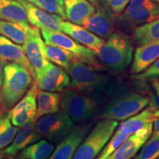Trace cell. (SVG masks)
<instances>
[{
	"label": "cell",
	"mask_w": 159,
	"mask_h": 159,
	"mask_svg": "<svg viewBox=\"0 0 159 159\" xmlns=\"http://www.w3.org/2000/svg\"><path fill=\"white\" fill-rule=\"evenodd\" d=\"M33 77L30 71L17 63H6L3 68V83L0 90V107L10 111L30 89Z\"/></svg>",
	"instance_id": "6da1fadb"
},
{
	"label": "cell",
	"mask_w": 159,
	"mask_h": 159,
	"mask_svg": "<svg viewBox=\"0 0 159 159\" xmlns=\"http://www.w3.org/2000/svg\"><path fill=\"white\" fill-rule=\"evenodd\" d=\"M131 39L122 32H114L95 52L97 58L113 72H122L129 67L134 56Z\"/></svg>",
	"instance_id": "7a4b0ae2"
},
{
	"label": "cell",
	"mask_w": 159,
	"mask_h": 159,
	"mask_svg": "<svg viewBox=\"0 0 159 159\" xmlns=\"http://www.w3.org/2000/svg\"><path fill=\"white\" fill-rule=\"evenodd\" d=\"M71 89L89 94L103 92L110 81L109 75L95 70L89 65L74 59L68 69Z\"/></svg>",
	"instance_id": "3957f363"
},
{
	"label": "cell",
	"mask_w": 159,
	"mask_h": 159,
	"mask_svg": "<svg viewBox=\"0 0 159 159\" xmlns=\"http://www.w3.org/2000/svg\"><path fill=\"white\" fill-rule=\"evenodd\" d=\"M60 108L64 111L74 123H82L92 118L99 107V99L91 94L73 89L61 91Z\"/></svg>",
	"instance_id": "277c9868"
},
{
	"label": "cell",
	"mask_w": 159,
	"mask_h": 159,
	"mask_svg": "<svg viewBox=\"0 0 159 159\" xmlns=\"http://www.w3.org/2000/svg\"><path fill=\"white\" fill-rule=\"evenodd\" d=\"M118 125V121L101 119L87 134L71 159L96 158L112 137Z\"/></svg>",
	"instance_id": "5b68a950"
},
{
	"label": "cell",
	"mask_w": 159,
	"mask_h": 159,
	"mask_svg": "<svg viewBox=\"0 0 159 159\" xmlns=\"http://www.w3.org/2000/svg\"><path fill=\"white\" fill-rule=\"evenodd\" d=\"M150 102L148 97L138 93H126L115 97L105 105L99 118L124 121L144 110Z\"/></svg>",
	"instance_id": "8992f818"
},
{
	"label": "cell",
	"mask_w": 159,
	"mask_h": 159,
	"mask_svg": "<svg viewBox=\"0 0 159 159\" xmlns=\"http://www.w3.org/2000/svg\"><path fill=\"white\" fill-rule=\"evenodd\" d=\"M41 35L44 39L46 45L55 46L69 52L75 58L89 65L97 71L105 70V67L97 58L96 53L77 42L62 32H49L41 30Z\"/></svg>",
	"instance_id": "52a82bcc"
},
{
	"label": "cell",
	"mask_w": 159,
	"mask_h": 159,
	"mask_svg": "<svg viewBox=\"0 0 159 159\" xmlns=\"http://www.w3.org/2000/svg\"><path fill=\"white\" fill-rule=\"evenodd\" d=\"M35 122V129L41 138L48 142L59 143L74 128L75 123L64 111L39 117Z\"/></svg>",
	"instance_id": "ba28073f"
},
{
	"label": "cell",
	"mask_w": 159,
	"mask_h": 159,
	"mask_svg": "<svg viewBox=\"0 0 159 159\" xmlns=\"http://www.w3.org/2000/svg\"><path fill=\"white\" fill-rule=\"evenodd\" d=\"M159 18V5L154 0H130L118 21L124 28L133 30Z\"/></svg>",
	"instance_id": "9c48e42d"
},
{
	"label": "cell",
	"mask_w": 159,
	"mask_h": 159,
	"mask_svg": "<svg viewBox=\"0 0 159 159\" xmlns=\"http://www.w3.org/2000/svg\"><path fill=\"white\" fill-rule=\"evenodd\" d=\"M45 46L39 29L30 26L22 47L30 64L31 75L34 79L49 63L45 52Z\"/></svg>",
	"instance_id": "30bf717a"
},
{
	"label": "cell",
	"mask_w": 159,
	"mask_h": 159,
	"mask_svg": "<svg viewBox=\"0 0 159 159\" xmlns=\"http://www.w3.org/2000/svg\"><path fill=\"white\" fill-rule=\"evenodd\" d=\"M117 19L103 0H98L94 13L83 22L85 29L102 39H107L114 32Z\"/></svg>",
	"instance_id": "8fae6325"
},
{
	"label": "cell",
	"mask_w": 159,
	"mask_h": 159,
	"mask_svg": "<svg viewBox=\"0 0 159 159\" xmlns=\"http://www.w3.org/2000/svg\"><path fill=\"white\" fill-rule=\"evenodd\" d=\"M34 80L38 89L52 92H61L70 85L68 72L50 61Z\"/></svg>",
	"instance_id": "7c38bea8"
},
{
	"label": "cell",
	"mask_w": 159,
	"mask_h": 159,
	"mask_svg": "<svg viewBox=\"0 0 159 159\" xmlns=\"http://www.w3.org/2000/svg\"><path fill=\"white\" fill-rule=\"evenodd\" d=\"M37 90L38 86L34 82L21 100L9 111L14 126L20 127L31 120H36Z\"/></svg>",
	"instance_id": "4fadbf2b"
},
{
	"label": "cell",
	"mask_w": 159,
	"mask_h": 159,
	"mask_svg": "<svg viewBox=\"0 0 159 159\" xmlns=\"http://www.w3.org/2000/svg\"><path fill=\"white\" fill-rule=\"evenodd\" d=\"M91 128V124L75 126L69 134L62 139L48 159H71Z\"/></svg>",
	"instance_id": "5bb4252c"
},
{
	"label": "cell",
	"mask_w": 159,
	"mask_h": 159,
	"mask_svg": "<svg viewBox=\"0 0 159 159\" xmlns=\"http://www.w3.org/2000/svg\"><path fill=\"white\" fill-rule=\"evenodd\" d=\"M25 9L27 19L34 27L43 31L62 32L61 23L63 19L59 16L40 9L27 0H17Z\"/></svg>",
	"instance_id": "9a60e30c"
},
{
	"label": "cell",
	"mask_w": 159,
	"mask_h": 159,
	"mask_svg": "<svg viewBox=\"0 0 159 159\" xmlns=\"http://www.w3.org/2000/svg\"><path fill=\"white\" fill-rule=\"evenodd\" d=\"M153 125L131 134L107 159L134 158L152 134Z\"/></svg>",
	"instance_id": "2e32d148"
},
{
	"label": "cell",
	"mask_w": 159,
	"mask_h": 159,
	"mask_svg": "<svg viewBox=\"0 0 159 159\" xmlns=\"http://www.w3.org/2000/svg\"><path fill=\"white\" fill-rule=\"evenodd\" d=\"M35 121L31 120L19 127L13 142L4 150L5 154L16 156L23 149L41 139L35 129Z\"/></svg>",
	"instance_id": "e0dca14e"
},
{
	"label": "cell",
	"mask_w": 159,
	"mask_h": 159,
	"mask_svg": "<svg viewBox=\"0 0 159 159\" xmlns=\"http://www.w3.org/2000/svg\"><path fill=\"white\" fill-rule=\"evenodd\" d=\"M61 31L69 35L77 42L87 48L97 52L105 42V40L101 39L91 32L85 29L84 27L75 25L70 21H63L61 23Z\"/></svg>",
	"instance_id": "ac0fdd59"
},
{
	"label": "cell",
	"mask_w": 159,
	"mask_h": 159,
	"mask_svg": "<svg viewBox=\"0 0 159 159\" xmlns=\"http://www.w3.org/2000/svg\"><path fill=\"white\" fill-rule=\"evenodd\" d=\"M159 57V41L137 47L133 56L131 73L139 74L146 70Z\"/></svg>",
	"instance_id": "d6986e66"
},
{
	"label": "cell",
	"mask_w": 159,
	"mask_h": 159,
	"mask_svg": "<svg viewBox=\"0 0 159 159\" xmlns=\"http://www.w3.org/2000/svg\"><path fill=\"white\" fill-rule=\"evenodd\" d=\"M66 19L73 24L83 25L95 11V7L88 0H63Z\"/></svg>",
	"instance_id": "ffe728a7"
},
{
	"label": "cell",
	"mask_w": 159,
	"mask_h": 159,
	"mask_svg": "<svg viewBox=\"0 0 159 159\" xmlns=\"http://www.w3.org/2000/svg\"><path fill=\"white\" fill-rule=\"evenodd\" d=\"M156 111V109L150 106L144 109L137 114L125 119L121 124L118 125L116 130L131 135L147 127L153 125V121L156 118L154 113Z\"/></svg>",
	"instance_id": "44dd1931"
},
{
	"label": "cell",
	"mask_w": 159,
	"mask_h": 159,
	"mask_svg": "<svg viewBox=\"0 0 159 159\" xmlns=\"http://www.w3.org/2000/svg\"><path fill=\"white\" fill-rule=\"evenodd\" d=\"M0 59L5 62L17 63L27 68L31 72V66L25 55L23 47L0 35ZM31 74V73H30Z\"/></svg>",
	"instance_id": "7402d4cb"
},
{
	"label": "cell",
	"mask_w": 159,
	"mask_h": 159,
	"mask_svg": "<svg viewBox=\"0 0 159 159\" xmlns=\"http://www.w3.org/2000/svg\"><path fill=\"white\" fill-rule=\"evenodd\" d=\"M0 20L30 27L25 9L17 0H0Z\"/></svg>",
	"instance_id": "603a6c76"
},
{
	"label": "cell",
	"mask_w": 159,
	"mask_h": 159,
	"mask_svg": "<svg viewBox=\"0 0 159 159\" xmlns=\"http://www.w3.org/2000/svg\"><path fill=\"white\" fill-rule=\"evenodd\" d=\"M61 94L38 89L36 92L37 113L36 119L47 114H53L60 111Z\"/></svg>",
	"instance_id": "cb8c5ba5"
},
{
	"label": "cell",
	"mask_w": 159,
	"mask_h": 159,
	"mask_svg": "<svg viewBox=\"0 0 159 159\" xmlns=\"http://www.w3.org/2000/svg\"><path fill=\"white\" fill-rule=\"evenodd\" d=\"M159 41V18L134 29L132 42L136 47Z\"/></svg>",
	"instance_id": "d4e9b609"
},
{
	"label": "cell",
	"mask_w": 159,
	"mask_h": 159,
	"mask_svg": "<svg viewBox=\"0 0 159 159\" xmlns=\"http://www.w3.org/2000/svg\"><path fill=\"white\" fill-rule=\"evenodd\" d=\"M55 150L52 144L46 139H40L20 152L19 159H48Z\"/></svg>",
	"instance_id": "484cf974"
},
{
	"label": "cell",
	"mask_w": 159,
	"mask_h": 159,
	"mask_svg": "<svg viewBox=\"0 0 159 159\" xmlns=\"http://www.w3.org/2000/svg\"><path fill=\"white\" fill-rule=\"evenodd\" d=\"M29 27H26L19 23L0 20V35L7 38L17 44H23L25 43Z\"/></svg>",
	"instance_id": "4316f807"
},
{
	"label": "cell",
	"mask_w": 159,
	"mask_h": 159,
	"mask_svg": "<svg viewBox=\"0 0 159 159\" xmlns=\"http://www.w3.org/2000/svg\"><path fill=\"white\" fill-rule=\"evenodd\" d=\"M18 130L17 127L11 123L9 111L0 112V149L11 144Z\"/></svg>",
	"instance_id": "83f0119b"
},
{
	"label": "cell",
	"mask_w": 159,
	"mask_h": 159,
	"mask_svg": "<svg viewBox=\"0 0 159 159\" xmlns=\"http://www.w3.org/2000/svg\"><path fill=\"white\" fill-rule=\"evenodd\" d=\"M45 52L49 61L54 63L66 71L68 70L73 60L76 59L71 52L55 46L46 45Z\"/></svg>",
	"instance_id": "f1b7e54d"
},
{
	"label": "cell",
	"mask_w": 159,
	"mask_h": 159,
	"mask_svg": "<svg viewBox=\"0 0 159 159\" xmlns=\"http://www.w3.org/2000/svg\"><path fill=\"white\" fill-rule=\"evenodd\" d=\"M40 9L66 19L63 0H27Z\"/></svg>",
	"instance_id": "f546056e"
},
{
	"label": "cell",
	"mask_w": 159,
	"mask_h": 159,
	"mask_svg": "<svg viewBox=\"0 0 159 159\" xmlns=\"http://www.w3.org/2000/svg\"><path fill=\"white\" fill-rule=\"evenodd\" d=\"M159 157V136L151 135L133 159H156Z\"/></svg>",
	"instance_id": "4dcf8cb0"
},
{
	"label": "cell",
	"mask_w": 159,
	"mask_h": 159,
	"mask_svg": "<svg viewBox=\"0 0 159 159\" xmlns=\"http://www.w3.org/2000/svg\"><path fill=\"white\" fill-rule=\"evenodd\" d=\"M130 135L124 134V133L119 132L118 130H116L114 132V134H113L108 142L105 144V146L99 152L98 157L95 159H107L111 156L117 148L120 146V144L122 142H124L130 136Z\"/></svg>",
	"instance_id": "1f68e13d"
},
{
	"label": "cell",
	"mask_w": 159,
	"mask_h": 159,
	"mask_svg": "<svg viewBox=\"0 0 159 159\" xmlns=\"http://www.w3.org/2000/svg\"><path fill=\"white\" fill-rule=\"evenodd\" d=\"M133 77L137 80L141 81L156 78V77L159 78V57L146 70L139 73V74L134 75Z\"/></svg>",
	"instance_id": "d6a6232c"
},
{
	"label": "cell",
	"mask_w": 159,
	"mask_h": 159,
	"mask_svg": "<svg viewBox=\"0 0 159 159\" xmlns=\"http://www.w3.org/2000/svg\"><path fill=\"white\" fill-rule=\"evenodd\" d=\"M114 14L119 15L125 11L130 0H103Z\"/></svg>",
	"instance_id": "836d02e7"
},
{
	"label": "cell",
	"mask_w": 159,
	"mask_h": 159,
	"mask_svg": "<svg viewBox=\"0 0 159 159\" xmlns=\"http://www.w3.org/2000/svg\"><path fill=\"white\" fill-rule=\"evenodd\" d=\"M151 80V83H152V87H153L155 92H156V99L158 100L159 104V78L156 77V78H152Z\"/></svg>",
	"instance_id": "e575fe53"
},
{
	"label": "cell",
	"mask_w": 159,
	"mask_h": 159,
	"mask_svg": "<svg viewBox=\"0 0 159 159\" xmlns=\"http://www.w3.org/2000/svg\"><path fill=\"white\" fill-rule=\"evenodd\" d=\"M152 135V136H159V117L155 118L154 119Z\"/></svg>",
	"instance_id": "d590c367"
},
{
	"label": "cell",
	"mask_w": 159,
	"mask_h": 159,
	"mask_svg": "<svg viewBox=\"0 0 159 159\" xmlns=\"http://www.w3.org/2000/svg\"><path fill=\"white\" fill-rule=\"evenodd\" d=\"M6 64V62L3 60L0 59V90H1L2 85L3 83V68L4 66Z\"/></svg>",
	"instance_id": "8d00e7d4"
},
{
	"label": "cell",
	"mask_w": 159,
	"mask_h": 159,
	"mask_svg": "<svg viewBox=\"0 0 159 159\" xmlns=\"http://www.w3.org/2000/svg\"><path fill=\"white\" fill-rule=\"evenodd\" d=\"M88 1L90 2L94 6H96L97 2H98V0H88Z\"/></svg>",
	"instance_id": "74e56055"
},
{
	"label": "cell",
	"mask_w": 159,
	"mask_h": 159,
	"mask_svg": "<svg viewBox=\"0 0 159 159\" xmlns=\"http://www.w3.org/2000/svg\"><path fill=\"white\" fill-rule=\"evenodd\" d=\"M154 115H155V117H156V118H157V117H159V109H158V110H156V111H155Z\"/></svg>",
	"instance_id": "f35d334b"
},
{
	"label": "cell",
	"mask_w": 159,
	"mask_h": 159,
	"mask_svg": "<svg viewBox=\"0 0 159 159\" xmlns=\"http://www.w3.org/2000/svg\"><path fill=\"white\" fill-rule=\"evenodd\" d=\"M155 2H157L159 5V0H154Z\"/></svg>",
	"instance_id": "ab89813d"
},
{
	"label": "cell",
	"mask_w": 159,
	"mask_h": 159,
	"mask_svg": "<svg viewBox=\"0 0 159 159\" xmlns=\"http://www.w3.org/2000/svg\"><path fill=\"white\" fill-rule=\"evenodd\" d=\"M0 158H1V152H0Z\"/></svg>",
	"instance_id": "60d3db41"
},
{
	"label": "cell",
	"mask_w": 159,
	"mask_h": 159,
	"mask_svg": "<svg viewBox=\"0 0 159 159\" xmlns=\"http://www.w3.org/2000/svg\"><path fill=\"white\" fill-rule=\"evenodd\" d=\"M156 159H159V157H158V158H156Z\"/></svg>",
	"instance_id": "b9f144b4"
}]
</instances>
